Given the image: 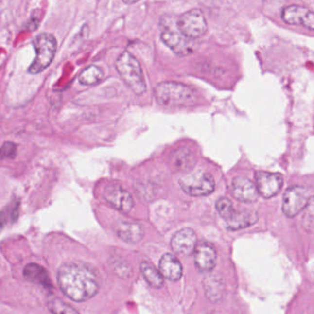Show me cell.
I'll return each instance as SVG.
<instances>
[{"instance_id":"16","label":"cell","mask_w":314,"mask_h":314,"mask_svg":"<svg viewBox=\"0 0 314 314\" xmlns=\"http://www.w3.org/2000/svg\"><path fill=\"white\" fill-rule=\"evenodd\" d=\"M159 271L166 279L177 281L181 279L183 267L175 256L172 254H165L160 259Z\"/></svg>"},{"instance_id":"17","label":"cell","mask_w":314,"mask_h":314,"mask_svg":"<svg viewBox=\"0 0 314 314\" xmlns=\"http://www.w3.org/2000/svg\"><path fill=\"white\" fill-rule=\"evenodd\" d=\"M257 221L258 213L255 210H235L231 218L226 221V227L230 231H239L255 224Z\"/></svg>"},{"instance_id":"4","label":"cell","mask_w":314,"mask_h":314,"mask_svg":"<svg viewBox=\"0 0 314 314\" xmlns=\"http://www.w3.org/2000/svg\"><path fill=\"white\" fill-rule=\"evenodd\" d=\"M116 69L125 84L136 95L146 90V84L139 62L131 52L125 51L116 61Z\"/></svg>"},{"instance_id":"21","label":"cell","mask_w":314,"mask_h":314,"mask_svg":"<svg viewBox=\"0 0 314 314\" xmlns=\"http://www.w3.org/2000/svg\"><path fill=\"white\" fill-rule=\"evenodd\" d=\"M103 71L97 66H89L79 75V82L85 86L96 85L103 78Z\"/></svg>"},{"instance_id":"11","label":"cell","mask_w":314,"mask_h":314,"mask_svg":"<svg viewBox=\"0 0 314 314\" xmlns=\"http://www.w3.org/2000/svg\"><path fill=\"white\" fill-rule=\"evenodd\" d=\"M197 244V235L195 231L189 228L174 232L171 238V247L173 251L185 256L192 254Z\"/></svg>"},{"instance_id":"2","label":"cell","mask_w":314,"mask_h":314,"mask_svg":"<svg viewBox=\"0 0 314 314\" xmlns=\"http://www.w3.org/2000/svg\"><path fill=\"white\" fill-rule=\"evenodd\" d=\"M157 102L164 107L187 106L194 102L196 95L189 86L177 82H162L155 88Z\"/></svg>"},{"instance_id":"15","label":"cell","mask_w":314,"mask_h":314,"mask_svg":"<svg viewBox=\"0 0 314 314\" xmlns=\"http://www.w3.org/2000/svg\"><path fill=\"white\" fill-rule=\"evenodd\" d=\"M115 231L121 239L129 244H136L143 237V230L140 225L130 221L118 222L116 223Z\"/></svg>"},{"instance_id":"23","label":"cell","mask_w":314,"mask_h":314,"mask_svg":"<svg viewBox=\"0 0 314 314\" xmlns=\"http://www.w3.org/2000/svg\"><path fill=\"white\" fill-rule=\"evenodd\" d=\"M216 209L220 216L223 218L225 221L229 220L235 211L232 202L229 198H221L217 200Z\"/></svg>"},{"instance_id":"14","label":"cell","mask_w":314,"mask_h":314,"mask_svg":"<svg viewBox=\"0 0 314 314\" xmlns=\"http://www.w3.org/2000/svg\"><path fill=\"white\" fill-rule=\"evenodd\" d=\"M231 190L234 198L244 203H252L258 198L256 185L244 176H237L232 180Z\"/></svg>"},{"instance_id":"12","label":"cell","mask_w":314,"mask_h":314,"mask_svg":"<svg viewBox=\"0 0 314 314\" xmlns=\"http://www.w3.org/2000/svg\"><path fill=\"white\" fill-rule=\"evenodd\" d=\"M194 262L199 271H211L216 265L217 253L214 247L205 242L197 244L194 252Z\"/></svg>"},{"instance_id":"1","label":"cell","mask_w":314,"mask_h":314,"mask_svg":"<svg viewBox=\"0 0 314 314\" xmlns=\"http://www.w3.org/2000/svg\"><path fill=\"white\" fill-rule=\"evenodd\" d=\"M60 289L66 297L75 302H83L97 295L99 277L90 265L71 262L63 264L57 273Z\"/></svg>"},{"instance_id":"9","label":"cell","mask_w":314,"mask_h":314,"mask_svg":"<svg viewBox=\"0 0 314 314\" xmlns=\"http://www.w3.org/2000/svg\"><path fill=\"white\" fill-rule=\"evenodd\" d=\"M281 17L287 24L299 25L314 31V12L305 7L289 6L283 9Z\"/></svg>"},{"instance_id":"8","label":"cell","mask_w":314,"mask_h":314,"mask_svg":"<svg viewBox=\"0 0 314 314\" xmlns=\"http://www.w3.org/2000/svg\"><path fill=\"white\" fill-rule=\"evenodd\" d=\"M176 24L180 32L191 40L203 36L208 31L206 18L198 8L190 9L177 17Z\"/></svg>"},{"instance_id":"19","label":"cell","mask_w":314,"mask_h":314,"mask_svg":"<svg viewBox=\"0 0 314 314\" xmlns=\"http://www.w3.org/2000/svg\"><path fill=\"white\" fill-rule=\"evenodd\" d=\"M140 272L145 281L152 288L160 289L164 285V277L159 270L150 263L142 262L140 264Z\"/></svg>"},{"instance_id":"22","label":"cell","mask_w":314,"mask_h":314,"mask_svg":"<svg viewBox=\"0 0 314 314\" xmlns=\"http://www.w3.org/2000/svg\"><path fill=\"white\" fill-rule=\"evenodd\" d=\"M47 306L52 314H79L72 306L68 305L58 297H50Z\"/></svg>"},{"instance_id":"24","label":"cell","mask_w":314,"mask_h":314,"mask_svg":"<svg viewBox=\"0 0 314 314\" xmlns=\"http://www.w3.org/2000/svg\"><path fill=\"white\" fill-rule=\"evenodd\" d=\"M17 145L14 142L7 141L0 147L1 159H13L16 157Z\"/></svg>"},{"instance_id":"6","label":"cell","mask_w":314,"mask_h":314,"mask_svg":"<svg viewBox=\"0 0 314 314\" xmlns=\"http://www.w3.org/2000/svg\"><path fill=\"white\" fill-rule=\"evenodd\" d=\"M314 198V190L310 187L293 186L286 190L282 209L289 218H293L304 209L309 202Z\"/></svg>"},{"instance_id":"13","label":"cell","mask_w":314,"mask_h":314,"mask_svg":"<svg viewBox=\"0 0 314 314\" xmlns=\"http://www.w3.org/2000/svg\"><path fill=\"white\" fill-rule=\"evenodd\" d=\"M104 198L107 203L122 212L131 211L134 206V201L131 194L121 187H107L104 192Z\"/></svg>"},{"instance_id":"26","label":"cell","mask_w":314,"mask_h":314,"mask_svg":"<svg viewBox=\"0 0 314 314\" xmlns=\"http://www.w3.org/2000/svg\"><path fill=\"white\" fill-rule=\"evenodd\" d=\"M125 4L127 5H132V4H135L137 3L139 0H122Z\"/></svg>"},{"instance_id":"3","label":"cell","mask_w":314,"mask_h":314,"mask_svg":"<svg viewBox=\"0 0 314 314\" xmlns=\"http://www.w3.org/2000/svg\"><path fill=\"white\" fill-rule=\"evenodd\" d=\"M177 17L165 16L161 19V40L175 54L187 56L194 51V40L185 36L178 29Z\"/></svg>"},{"instance_id":"7","label":"cell","mask_w":314,"mask_h":314,"mask_svg":"<svg viewBox=\"0 0 314 314\" xmlns=\"http://www.w3.org/2000/svg\"><path fill=\"white\" fill-rule=\"evenodd\" d=\"M182 190L190 196L202 197L211 194L215 190V182L210 174L198 171L190 173L179 179Z\"/></svg>"},{"instance_id":"18","label":"cell","mask_w":314,"mask_h":314,"mask_svg":"<svg viewBox=\"0 0 314 314\" xmlns=\"http://www.w3.org/2000/svg\"><path fill=\"white\" fill-rule=\"evenodd\" d=\"M23 276L27 280L34 284H38L46 288L52 287L49 274L44 267L39 264L31 263L27 264L23 270Z\"/></svg>"},{"instance_id":"25","label":"cell","mask_w":314,"mask_h":314,"mask_svg":"<svg viewBox=\"0 0 314 314\" xmlns=\"http://www.w3.org/2000/svg\"><path fill=\"white\" fill-rule=\"evenodd\" d=\"M39 25H40L39 19H38V18H36V17H32V18L27 22V24L25 25L24 29H26V30H27V31H29V32H33V31H35V30H37V28L39 27Z\"/></svg>"},{"instance_id":"10","label":"cell","mask_w":314,"mask_h":314,"mask_svg":"<svg viewBox=\"0 0 314 314\" xmlns=\"http://www.w3.org/2000/svg\"><path fill=\"white\" fill-rule=\"evenodd\" d=\"M256 190L263 198L275 197L280 191L283 178L279 174L257 172L256 174Z\"/></svg>"},{"instance_id":"20","label":"cell","mask_w":314,"mask_h":314,"mask_svg":"<svg viewBox=\"0 0 314 314\" xmlns=\"http://www.w3.org/2000/svg\"><path fill=\"white\" fill-rule=\"evenodd\" d=\"M172 166L176 170H189L194 164V157L188 149H179L172 156Z\"/></svg>"},{"instance_id":"5","label":"cell","mask_w":314,"mask_h":314,"mask_svg":"<svg viewBox=\"0 0 314 314\" xmlns=\"http://www.w3.org/2000/svg\"><path fill=\"white\" fill-rule=\"evenodd\" d=\"M33 47L36 52L28 72L31 74H38L44 71L52 64L57 50V41L51 33H42L33 40Z\"/></svg>"}]
</instances>
